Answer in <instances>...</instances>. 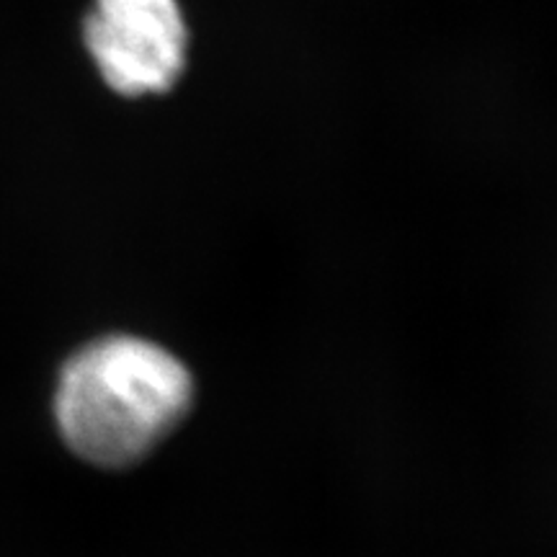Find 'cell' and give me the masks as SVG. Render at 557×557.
<instances>
[{
    "mask_svg": "<svg viewBox=\"0 0 557 557\" xmlns=\"http://www.w3.org/2000/svg\"><path fill=\"white\" fill-rule=\"evenodd\" d=\"M86 45L116 94L148 96L176 86L189 32L176 0H96Z\"/></svg>",
    "mask_w": 557,
    "mask_h": 557,
    "instance_id": "cell-2",
    "label": "cell"
},
{
    "mask_svg": "<svg viewBox=\"0 0 557 557\" xmlns=\"http://www.w3.org/2000/svg\"><path fill=\"white\" fill-rule=\"evenodd\" d=\"M191 398L189 369L169 348L137 336H107L70 357L54 418L75 455L99 468H124L171 434Z\"/></svg>",
    "mask_w": 557,
    "mask_h": 557,
    "instance_id": "cell-1",
    "label": "cell"
}]
</instances>
